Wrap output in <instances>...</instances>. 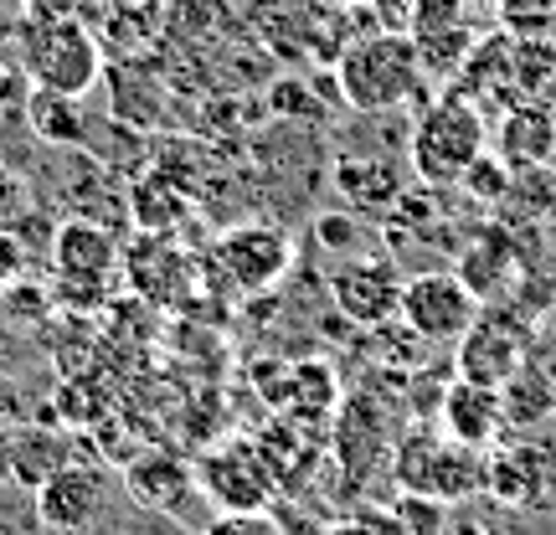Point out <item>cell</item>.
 Masks as SVG:
<instances>
[{
    "label": "cell",
    "instance_id": "cell-4",
    "mask_svg": "<svg viewBox=\"0 0 556 535\" xmlns=\"http://www.w3.org/2000/svg\"><path fill=\"white\" fill-rule=\"evenodd\" d=\"M197 489L212 499L217 515H238V510H268L278 489L274 469L263 458L258 437H227V443H212L206 454L197 458Z\"/></svg>",
    "mask_w": 556,
    "mask_h": 535
},
{
    "label": "cell",
    "instance_id": "cell-23",
    "mask_svg": "<svg viewBox=\"0 0 556 535\" xmlns=\"http://www.w3.org/2000/svg\"><path fill=\"white\" fill-rule=\"evenodd\" d=\"M129 206H135V221L150 232V238H165V232L186 217V201H180V191L165 176H144V180H139L135 191H129Z\"/></svg>",
    "mask_w": 556,
    "mask_h": 535
},
{
    "label": "cell",
    "instance_id": "cell-11",
    "mask_svg": "<svg viewBox=\"0 0 556 535\" xmlns=\"http://www.w3.org/2000/svg\"><path fill=\"white\" fill-rule=\"evenodd\" d=\"M52 268L73 289H103L114 278V268H119V242L99 221L73 217L52 232Z\"/></svg>",
    "mask_w": 556,
    "mask_h": 535
},
{
    "label": "cell",
    "instance_id": "cell-5",
    "mask_svg": "<svg viewBox=\"0 0 556 535\" xmlns=\"http://www.w3.org/2000/svg\"><path fill=\"white\" fill-rule=\"evenodd\" d=\"M479 309H484V298L464 283L458 273H413L407 283H402V330L413 340H422V345H458L464 340V330L479 319Z\"/></svg>",
    "mask_w": 556,
    "mask_h": 535
},
{
    "label": "cell",
    "instance_id": "cell-21",
    "mask_svg": "<svg viewBox=\"0 0 556 535\" xmlns=\"http://www.w3.org/2000/svg\"><path fill=\"white\" fill-rule=\"evenodd\" d=\"M413 47H417V62H422V78H464V67L475 58V31L458 21V26L417 31Z\"/></svg>",
    "mask_w": 556,
    "mask_h": 535
},
{
    "label": "cell",
    "instance_id": "cell-19",
    "mask_svg": "<svg viewBox=\"0 0 556 535\" xmlns=\"http://www.w3.org/2000/svg\"><path fill=\"white\" fill-rule=\"evenodd\" d=\"M556 150V119L536 103H520L505 114V160L510 165H546Z\"/></svg>",
    "mask_w": 556,
    "mask_h": 535
},
{
    "label": "cell",
    "instance_id": "cell-35",
    "mask_svg": "<svg viewBox=\"0 0 556 535\" xmlns=\"http://www.w3.org/2000/svg\"><path fill=\"white\" fill-rule=\"evenodd\" d=\"M0 484H11V433H0Z\"/></svg>",
    "mask_w": 556,
    "mask_h": 535
},
{
    "label": "cell",
    "instance_id": "cell-9",
    "mask_svg": "<svg viewBox=\"0 0 556 535\" xmlns=\"http://www.w3.org/2000/svg\"><path fill=\"white\" fill-rule=\"evenodd\" d=\"M454 366L464 381H479V386L505 392V386L526 371V335H520L516 324H505L500 315L479 309V319L464 330V340H458Z\"/></svg>",
    "mask_w": 556,
    "mask_h": 535
},
{
    "label": "cell",
    "instance_id": "cell-12",
    "mask_svg": "<svg viewBox=\"0 0 556 535\" xmlns=\"http://www.w3.org/2000/svg\"><path fill=\"white\" fill-rule=\"evenodd\" d=\"M88 26L99 31L103 52H119V62H139L165 37V0H99Z\"/></svg>",
    "mask_w": 556,
    "mask_h": 535
},
{
    "label": "cell",
    "instance_id": "cell-26",
    "mask_svg": "<svg viewBox=\"0 0 556 535\" xmlns=\"http://www.w3.org/2000/svg\"><path fill=\"white\" fill-rule=\"evenodd\" d=\"M500 21H505L510 37L536 41L556 21V0H500Z\"/></svg>",
    "mask_w": 556,
    "mask_h": 535
},
{
    "label": "cell",
    "instance_id": "cell-24",
    "mask_svg": "<svg viewBox=\"0 0 556 535\" xmlns=\"http://www.w3.org/2000/svg\"><path fill=\"white\" fill-rule=\"evenodd\" d=\"M232 21L227 0H165V37L170 41H212Z\"/></svg>",
    "mask_w": 556,
    "mask_h": 535
},
{
    "label": "cell",
    "instance_id": "cell-1",
    "mask_svg": "<svg viewBox=\"0 0 556 535\" xmlns=\"http://www.w3.org/2000/svg\"><path fill=\"white\" fill-rule=\"evenodd\" d=\"M340 99L356 114H392L422 88V62H417L413 31H366L336 62Z\"/></svg>",
    "mask_w": 556,
    "mask_h": 535
},
{
    "label": "cell",
    "instance_id": "cell-36",
    "mask_svg": "<svg viewBox=\"0 0 556 535\" xmlns=\"http://www.w3.org/2000/svg\"><path fill=\"white\" fill-rule=\"evenodd\" d=\"M336 5H345V0H336Z\"/></svg>",
    "mask_w": 556,
    "mask_h": 535
},
{
    "label": "cell",
    "instance_id": "cell-6",
    "mask_svg": "<svg viewBox=\"0 0 556 535\" xmlns=\"http://www.w3.org/2000/svg\"><path fill=\"white\" fill-rule=\"evenodd\" d=\"M484 458L479 448L469 443H438V437H407L397 448V463H392V474L407 495H433V499H469L484 489Z\"/></svg>",
    "mask_w": 556,
    "mask_h": 535
},
{
    "label": "cell",
    "instance_id": "cell-31",
    "mask_svg": "<svg viewBox=\"0 0 556 535\" xmlns=\"http://www.w3.org/2000/svg\"><path fill=\"white\" fill-rule=\"evenodd\" d=\"M21 273H26V247H21V238L11 227H0V289L16 283Z\"/></svg>",
    "mask_w": 556,
    "mask_h": 535
},
{
    "label": "cell",
    "instance_id": "cell-17",
    "mask_svg": "<svg viewBox=\"0 0 556 535\" xmlns=\"http://www.w3.org/2000/svg\"><path fill=\"white\" fill-rule=\"evenodd\" d=\"M67 448L73 443L62 433H52V428H21V433H11V484L37 495L47 479L67 469V458H62Z\"/></svg>",
    "mask_w": 556,
    "mask_h": 535
},
{
    "label": "cell",
    "instance_id": "cell-30",
    "mask_svg": "<svg viewBox=\"0 0 556 535\" xmlns=\"http://www.w3.org/2000/svg\"><path fill=\"white\" fill-rule=\"evenodd\" d=\"M26 93H31V78L21 73L16 62H0V119L26 114Z\"/></svg>",
    "mask_w": 556,
    "mask_h": 535
},
{
    "label": "cell",
    "instance_id": "cell-33",
    "mask_svg": "<svg viewBox=\"0 0 556 535\" xmlns=\"http://www.w3.org/2000/svg\"><path fill=\"white\" fill-rule=\"evenodd\" d=\"M26 11H31V21H62V16H78V11H73V0H26Z\"/></svg>",
    "mask_w": 556,
    "mask_h": 535
},
{
    "label": "cell",
    "instance_id": "cell-14",
    "mask_svg": "<svg viewBox=\"0 0 556 535\" xmlns=\"http://www.w3.org/2000/svg\"><path fill=\"white\" fill-rule=\"evenodd\" d=\"M124 484H129V495L144 505V510H165V515H176L180 499L197 495V463H186L176 454H150L129 458V469H124Z\"/></svg>",
    "mask_w": 556,
    "mask_h": 535
},
{
    "label": "cell",
    "instance_id": "cell-25",
    "mask_svg": "<svg viewBox=\"0 0 556 535\" xmlns=\"http://www.w3.org/2000/svg\"><path fill=\"white\" fill-rule=\"evenodd\" d=\"M392 520H397L402 535H443V520H448V515H443V499H433V495H407V489H402Z\"/></svg>",
    "mask_w": 556,
    "mask_h": 535
},
{
    "label": "cell",
    "instance_id": "cell-34",
    "mask_svg": "<svg viewBox=\"0 0 556 535\" xmlns=\"http://www.w3.org/2000/svg\"><path fill=\"white\" fill-rule=\"evenodd\" d=\"M319 535H377V525L356 520V525H330V531H319Z\"/></svg>",
    "mask_w": 556,
    "mask_h": 535
},
{
    "label": "cell",
    "instance_id": "cell-22",
    "mask_svg": "<svg viewBox=\"0 0 556 535\" xmlns=\"http://www.w3.org/2000/svg\"><path fill=\"white\" fill-rule=\"evenodd\" d=\"M510 263H516V253H510V242L500 238L495 227L490 232H479L469 247H464V258H458V278L475 289L479 298H490L510 278Z\"/></svg>",
    "mask_w": 556,
    "mask_h": 535
},
{
    "label": "cell",
    "instance_id": "cell-2",
    "mask_svg": "<svg viewBox=\"0 0 556 535\" xmlns=\"http://www.w3.org/2000/svg\"><path fill=\"white\" fill-rule=\"evenodd\" d=\"M484 150H490L484 114L475 103H464V93H448L417 114L413 139H407V165L422 186H458Z\"/></svg>",
    "mask_w": 556,
    "mask_h": 535
},
{
    "label": "cell",
    "instance_id": "cell-3",
    "mask_svg": "<svg viewBox=\"0 0 556 535\" xmlns=\"http://www.w3.org/2000/svg\"><path fill=\"white\" fill-rule=\"evenodd\" d=\"M109 67V52H103L99 31L78 16L62 21H31L26 26V41H21V73L31 78V88H52V93H67V99H83L93 93Z\"/></svg>",
    "mask_w": 556,
    "mask_h": 535
},
{
    "label": "cell",
    "instance_id": "cell-13",
    "mask_svg": "<svg viewBox=\"0 0 556 535\" xmlns=\"http://www.w3.org/2000/svg\"><path fill=\"white\" fill-rule=\"evenodd\" d=\"M438 417H443V433L454 443H469V448H490L505 422V397L495 386H479V381L454 377L438 397Z\"/></svg>",
    "mask_w": 556,
    "mask_h": 535
},
{
    "label": "cell",
    "instance_id": "cell-10",
    "mask_svg": "<svg viewBox=\"0 0 556 535\" xmlns=\"http://www.w3.org/2000/svg\"><path fill=\"white\" fill-rule=\"evenodd\" d=\"M103 499H109V479L88 463H67L37 489V520L58 535H83L103 515Z\"/></svg>",
    "mask_w": 556,
    "mask_h": 535
},
{
    "label": "cell",
    "instance_id": "cell-16",
    "mask_svg": "<svg viewBox=\"0 0 556 535\" xmlns=\"http://www.w3.org/2000/svg\"><path fill=\"white\" fill-rule=\"evenodd\" d=\"M336 186L356 212H392L407 196V180H402V170L392 160H340Z\"/></svg>",
    "mask_w": 556,
    "mask_h": 535
},
{
    "label": "cell",
    "instance_id": "cell-7",
    "mask_svg": "<svg viewBox=\"0 0 556 535\" xmlns=\"http://www.w3.org/2000/svg\"><path fill=\"white\" fill-rule=\"evenodd\" d=\"M289 263H294L289 238H283L278 227H263V221L232 227V232H222V242H217V268L227 273L232 289H242V294L274 289L278 278L289 273Z\"/></svg>",
    "mask_w": 556,
    "mask_h": 535
},
{
    "label": "cell",
    "instance_id": "cell-20",
    "mask_svg": "<svg viewBox=\"0 0 556 535\" xmlns=\"http://www.w3.org/2000/svg\"><path fill=\"white\" fill-rule=\"evenodd\" d=\"M83 99H67V93H52V88H31L26 93V129L47 144H78L83 139Z\"/></svg>",
    "mask_w": 556,
    "mask_h": 535
},
{
    "label": "cell",
    "instance_id": "cell-27",
    "mask_svg": "<svg viewBox=\"0 0 556 535\" xmlns=\"http://www.w3.org/2000/svg\"><path fill=\"white\" fill-rule=\"evenodd\" d=\"M458 186H464L475 201H500L505 191H510V160H500V155H490V150H484V155L464 170V180H458Z\"/></svg>",
    "mask_w": 556,
    "mask_h": 535
},
{
    "label": "cell",
    "instance_id": "cell-18",
    "mask_svg": "<svg viewBox=\"0 0 556 535\" xmlns=\"http://www.w3.org/2000/svg\"><path fill=\"white\" fill-rule=\"evenodd\" d=\"M268 397H274V407H283L289 422H299V417H325L336 407V377H330V366H319V360L289 366V371H283V386L268 392Z\"/></svg>",
    "mask_w": 556,
    "mask_h": 535
},
{
    "label": "cell",
    "instance_id": "cell-8",
    "mask_svg": "<svg viewBox=\"0 0 556 535\" xmlns=\"http://www.w3.org/2000/svg\"><path fill=\"white\" fill-rule=\"evenodd\" d=\"M402 283L407 278L387 258H356V263H340L336 273H330V298H336V309L351 324L381 330L402 309Z\"/></svg>",
    "mask_w": 556,
    "mask_h": 535
},
{
    "label": "cell",
    "instance_id": "cell-32",
    "mask_svg": "<svg viewBox=\"0 0 556 535\" xmlns=\"http://www.w3.org/2000/svg\"><path fill=\"white\" fill-rule=\"evenodd\" d=\"M21 201H26V191H21L16 170H11V165H5V155H0V217L21 212Z\"/></svg>",
    "mask_w": 556,
    "mask_h": 535
},
{
    "label": "cell",
    "instance_id": "cell-28",
    "mask_svg": "<svg viewBox=\"0 0 556 535\" xmlns=\"http://www.w3.org/2000/svg\"><path fill=\"white\" fill-rule=\"evenodd\" d=\"M201 535H283L268 510H238V515H217Z\"/></svg>",
    "mask_w": 556,
    "mask_h": 535
},
{
    "label": "cell",
    "instance_id": "cell-15",
    "mask_svg": "<svg viewBox=\"0 0 556 535\" xmlns=\"http://www.w3.org/2000/svg\"><path fill=\"white\" fill-rule=\"evenodd\" d=\"M484 489H490L500 505H516V510L546 505V454L531 448V443H516V448L490 454L484 458Z\"/></svg>",
    "mask_w": 556,
    "mask_h": 535
},
{
    "label": "cell",
    "instance_id": "cell-29",
    "mask_svg": "<svg viewBox=\"0 0 556 535\" xmlns=\"http://www.w3.org/2000/svg\"><path fill=\"white\" fill-rule=\"evenodd\" d=\"M458 21H464V0H413V37L438 31V26H458Z\"/></svg>",
    "mask_w": 556,
    "mask_h": 535
}]
</instances>
